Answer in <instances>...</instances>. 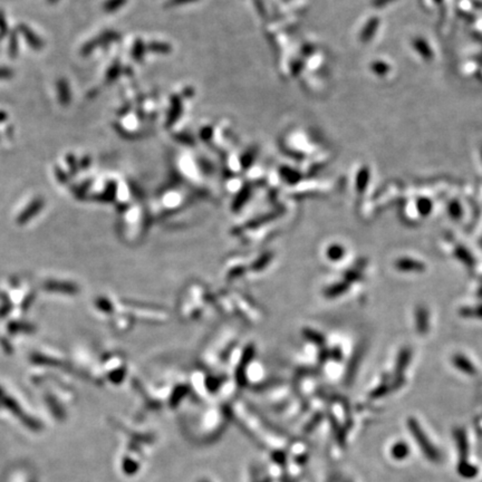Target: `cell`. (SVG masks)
Listing matches in <instances>:
<instances>
[{
  "mask_svg": "<svg viewBox=\"0 0 482 482\" xmlns=\"http://www.w3.org/2000/svg\"><path fill=\"white\" fill-rule=\"evenodd\" d=\"M12 76V71L8 68L0 67V79H9Z\"/></svg>",
  "mask_w": 482,
  "mask_h": 482,
  "instance_id": "cell-10",
  "label": "cell"
},
{
  "mask_svg": "<svg viewBox=\"0 0 482 482\" xmlns=\"http://www.w3.org/2000/svg\"><path fill=\"white\" fill-rule=\"evenodd\" d=\"M11 41L9 46V55L11 57H15L17 55V50H18V40H17V36L15 34H11Z\"/></svg>",
  "mask_w": 482,
  "mask_h": 482,
  "instance_id": "cell-8",
  "label": "cell"
},
{
  "mask_svg": "<svg viewBox=\"0 0 482 482\" xmlns=\"http://www.w3.org/2000/svg\"><path fill=\"white\" fill-rule=\"evenodd\" d=\"M408 453H410V449L406 443L404 442H398L392 446L391 449V455L392 458L397 459V460H404L405 459Z\"/></svg>",
  "mask_w": 482,
  "mask_h": 482,
  "instance_id": "cell-5",
  "label": "cell"
},
{
  "mask_svg": "<svg viewBox=\"0 0 482 482\" xmlns=\"http://www.w3.org/2000/svg\"><path fill=\"white\" fill-rule=\"evenodd\" d=\"M44 287L48 290L63 291V292H67V294H75V292L79 291V287H77L75 283H71V282L47 281Z\"/></svg>",
  "mask_w": 482,
  "mask_h": 482,
  "instance_id": "cell-2",
  "label": "cell"
},
{
  "mask_svg": "<svg viewBox=\"0 0 482 482\" xmlns=\"http://www.w3.org/2000/svg\"><path fill=\"white\" fill-rule=\"evenodd\" d=\"M42 203H44V202H42V200H41V199H38V200H36V201H34L33 203L30 204L29 208L26 209V210L24 211V212L21 213V216L19 217V219H18V222L20 223V225H21V223H24L25 221L29 220V219L32 218V217L34 216V214L37 213L38 211H40V210L41 209Z\"/></svg>",
  "mask_w": 482,
  "mask_h": 482,
  "instance_id": "cell-4",
  "label": "cell"
},
{
  "mask_svg": "<svg viewBox=\"0 0 482 482\" xmlns=\"http://www.w3.org/2000/svg\"><path fill=\"white\" fill-rule=\"evenodd\" d=\"M410 431L413 433V436L415 438V441L417 442V444L420 445L422 452H423L425 457L431 461H438L440 459V453L439 451L434 447L432 444V442L429 440L425 436L424 432L422 431V429L417 425L414 421H410Z\"/></svg>",
  "mask_w": 482,
  "mask_h": 482,
  "instance_id": "cell-1",
  "label": "cell"
},
{
  "mask_svg": "<svg viewBox=\"0 0 482 482\" xmlns=\"http://www.w3.org/2000/svg\"><path fill=\"white\" fill-rule=\"evenodd\" d=\"M7 118H6V114H3L2 112H0V122H2V120H5Z\"/></svg>",
  "mask_w": 482,
  "mask_h": 482,
  "instance_id": "cell-11",
  "label": "cell"
},
{
  "mask_svg": "<svg viewBox=\"0 0 482 482\" xmlns=\"http://www.w3.org/2000/svg\"><path fill=\"white\" fill-rule=\"evenodd\" d=\"M0 32H1V35H5V34L7 33L6 19H5V16H3L1 11H0Z\"/></svg>",
  "mask_w": 482,
  "mask_h": 482,
  "instance_id": "cell-9",
  "label": "cell"
},
{
  "mask_svg": "<svg viewBox=\"0 0 482 482\" xmlns=\"http://www.w3.org/2000/svg\"><path fill=\"white\" fill-rule=\"evenodd\" d=\"M58 93H59L60 102L67 103L68 102V95H70V93H68V87H67V84L65 83V80H60L58 81Z\"/></svg>",
  "mask_w": 482,
  "mask_h": 482,
  "instance_id": "cell-7",
  "label": "cell"
},
{
  "mask_svg": "<svg viewBox=\"0 0 482 482\" xmlns=\"http://www.w3.org/2000/svg\"><path fill=\"white\" fill-rule=\"evenodd\" d=\"M20 33L23 34L24 37H25V40L28 41V44L30 47H33V48H35V49H40L42 48V41L40 37H37L35 34L33 33V30H30L28 28V26H25V25H21L20 26Z\"/></svg>",
  "mask_w": 482,
  "mask_h": 482,
  "instance_id": "cell-3",
  "label": "cell"
},
{
  "mask_svg": "<svg viewBox=\"0 0 482 482\" xmlns=\"http://www.w3.org/2000/svg\"><path fill=\"white\" fill-rule=\"evenodd\" d=\"M8 328L11 331H25V333L34 331V326L25 324V322H11V324L8 325Z\"/></svg>",
  "mask_w": 482,
  "mask_h": 482,
  "instance_id": "cell-6",
  "label": "cell"
}]
</instances>
